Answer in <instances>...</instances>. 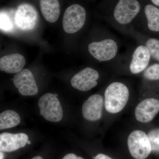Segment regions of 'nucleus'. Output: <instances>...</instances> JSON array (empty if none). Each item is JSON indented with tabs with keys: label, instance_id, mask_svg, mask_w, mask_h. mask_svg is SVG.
<instances>
[{
	"label": "nucleus",
	"instance_id": "f257e3e1",
	"mask_svg": "<svg viewBox=\"0 0 159 159\" xmlns=\"http://www.w3.org/2000/svg\"><path fill=\"white\" fill-rule=\"evenodd\" d=\"M104 104L106 110L110 113H118L125 107L129 98V90L122 82L111 83L104 93Z\"/></svg>",
	"mask_w": 159,
	"mask_h": 159
},
{
	"label": "nucleus",
	"instance_id": "f03ea898",
	"mask_svg": "<svg viewBox=\"0 0 159 159\" xmlns=\"http://www.w3.org/2000/svg\"><path fill=\"white\" fill-rule=\"evenodd\" d=\"M140 10L141 6L138 0H119L113 11L116 25L122 28L130 25Z\"/></svg>",
	"mask_w": 159,
	"mask_h": 159
},
{
	"label": "nucleus",
	"instance_id": "7ed1b4c3",
	"mask_svg": "<svg viewBox=\"0 0 159 159\" xmlns=\"http://www.w3.org/2000/svg\"><path fill=\"white\" fill-rule=\"evenodd\" d=\"M88 50L91 55L99 62H106L113 60L116 57L119 45L115 39L108 37L90 43Z\"/></svg>",
	"mask_w": 159,
	"mask_h": 159
},
{
	"label": "nucleus",
	"instance_id": "20e7f679",
	"mask_svg": "<svg viewBox=\"0 0 159 159\" xmlns=\"http://www.w3.org/2000/svg\"><path fill=\"white\" fill-rule=\"evenodd\" d=\"M127 145L130 154L135 159H146L152 149L148 135L142 130L132 132L129 136Z\"/></svg>",
	"mask_w": 159,
	"mask_h": 159
},
{
	"label": "nucleus",
	"instance_id": "39448f33",
	"mask_svg": "<svg viewBox=\"0 0 159 159\" xmlns=\"http://www.w3.org/2000/svg\"><path fill=\"white\" fill-rule=\"evenodd\" d=\"M86 12L84 8L79 4H74L66 9L62 20L64 30L69 34L79 31L85 24Z\"/></svg>",
	"mask_w": 159,
	"mask_h": 159
},
{
	"label": "nucleus",
	"instance_id": "423d86ee",
	"mask_svg": "<svg viewBox=\"0 0 159 159\" xmlns=\"http://www.w3.org/2000/svg\"><path fill=\"white\" fill-rule=\"evenodd\" d=\"M40 115L46 120L58 122L62 119L63 113L59 100L54 94L47 93L40 98L38 101Z\"/></svg>",
	"mask_w": 159,
	"mask_h": 159
},
{
	"label": "nucleus",
	"instance_id": "0eeeda50",
	"mask_svg": "<svg viewBox=\"0 0 159 159\" xmlns=\"http://www.w3.org/2000/svg\"><path fill=\"white\" fill-rule=\"evenodd\" d=\"M38 15L36 9L31 5L24 4L18 7L14 16L16 26L20 30L30 31L37 24Z\"/></svg>",
	"mask_w": 159,
	"mask_h": 159
},
{
	"label": "nucleus",
	"instance_id": "6e6552de",
	"mask_svg": "<svg viewBox=\"0 0 159 159\" xmlns=\"http://www.w3.org/2000/svg\"><path fill=\"white\" fill-rule=\"evenodd\" d=\"M99 77V74L97 71L88 67L80 71L72 77L71 85L78 90L86 92L97 85V80Z\"/></svg>",
	"mask_w": 159,
	"mask_h": 159
},
{
	"label": "nucleus",
	"instance_id": "1a4fd4ad",
	"mask_svg": "<svg viewBox=\"0 0 159 159\" xmlns=\"http://www.w3.org/2000/svg\"><path fill=\"white\" fill-rule=\"evenodd\" d=\"M13 82L22 96H34L38 93V88L34 76L28 69H24L16 74L13 77Z\"/></svg>",
	"mask_w": 159,
	"mask_h": 159
},
{
	"label": "nucleus",
	"instance_id": "9d476101",
	"mask_svg": "<svg viewBox=\"0 0 159 159\" xmlns=\"http://www.w3.org/2000/svg\"><path fill=\"white\" fill-rule=\"evenodd\" d=\"M151 57L147 47L144 44L138 46L134 50L131 57L129 69L134 74H140L147 68Z\"/></svg>",
	"mask_w": 159,
	"mask_h": 159
},
{
	"label": "nucleus",
	"instance_id": "9b49d317",
	"mask_svg": "<svg viewBox=\"0 0 159 159\" xmlns=\"http://www.w3.org/2000/svg\"><path fill=\"white\" fill-rule=\"evenodd\" d=\"M159 111V100L148 98L141 101L135 110L136 119L143 123L150 122Z\"/></svg>",
	"mask_w": 159,
	"mask_h": 159
},
{
	"label": "nucleus",
	"instance_id": "f8f14e48",
	"mask_svg": "<svg viewBox=\"0 0 159 159\" xmlns=\"http://www.w3.org/2000/svg\"><path fill=\"white\" fill-rule=\"evenodd\" d=\"M103 103V97L99 94H95L89 97L83 104L84 118L91 122L99 120L102 116Z\"/></svg>",
	"mask_w": 159,
	"mask_h": 159
},
{
	"label": "nucleus",
	"instance_id": "ddd939ff",
	"mask_svg": "<svg viewBox=\"0 0 159 159\" xmlns=\"http://www.w3.org/2000/svg\"><path fill=\"white\" fill-rule=\"evenodd\" d=\"M29 141L25 133L13 134L4 132L0 134V150L2 152H11L24 148Z\"/></svg>",
	"mask_w": 159,
	"mask_h": 159
},
{
	"label": "nucleus",
	"instance_id": "4468645a",
	"mask_svg": "<svg viewBox=\"0 0 159 159\" xmlns=\"http://www.w3.org/2000/svg\"><path fill=\"white\" fill-rule=\"evenodd\" d=\"M26 60L21 54H9L0 59V70L9 74H17L22 70Z\"/></svg>",
	"mask_w": 159,
	"mask_h": 159
},
{
	"label": "nucleus",
	"instance_id": "2eb2a0df",
	"mask_svg": "<svg viewBox=\"0 0 159 159\" xmlns=\"http://www.w3.org/2000/svg\"><path fill=\"white\" fill-rule=\"evenodd\" d=\"M40 8L46 21L54 23L60 14V7L58 0H39Z\"/></svg>",
	"mask_w": 159,
	"mask_h": 159
},
{
	"label": "nucleus",
	"instance_id": "dca6fc26",
	"mask_svg": "<svg viewBox=\"0 0 159 159\" xmlns=\"http://www.w3.org/2000/svg\"><path fill=\"white\" fill-rule=\"evenodd\" d=\"M144 12L147 29L151 32H159V8L153 5L148 4L145 6Z\"/></svg>",
	"mask_w": 159,
	"mask_h": 159
},
{
	"label": "nucleus",
	"instance_id": "f3484780",
	"mask_svg": "<svg viewBox=\"0 0 159 159\" xmlns=\"http://www.w3.org/2000/svg\"><path fill=\"white\" fill-rule=\"evenodd\" d=\"M20 122V118L16 112L11 110L4 111L0 114V129L15 127Z\"/></svg>",
	"mask_w": 159,
	"mask_h": 159
},
{
	"label": "nucleus",
	"instance_id": "a211bd4d",
	"mask_svg": "<svg viewBox=\"0 0 159 159\" xmlns=\"http://www.w3.org/2000/svg\"><path fill=\"white\" fill-rule=\"evenodd\" d=\"M145 45L150 53L151 58L159 62V39L149 38L145 40Z\"/></svg>",
	"mask_w": 159,
	"mask_h": 159
},
{
	"label": "nucleus",
	"instance_id": "6ab92c4d",
	"mask_svg": "<svg viewBox=\"0 0 159 159\" xmlns=\"http://www.w3.org/2000/svg\"><path fill=\"white\" fill-rule=\"evenodd\" d=\"M143 76L148 80H159V63H154L148 66L144 71Z\"/></svg>",
	"mask_w": 159,
	"mask_h": 159
},
{
	"label": "nucleus",
	"instance_id": "aec40b11",
	"mask_svg": "<svg viewBox=\"0 0 159 159\" xmlns=\"http://www.w3.org/2000/svg\"><path fill=\"white\" fill-rule=\"evenodd\" d=\"M13 24L10 18L8 15L1 12V29L3 31L9 32L12 31Z\"/></svg>",
	"mask_w": 159,
	"mask_h": 159
},
{
	"label": "nucleus",
	"instance_id": "412c9836",
	"mask_svg": "<svg viewBox=\"0 0 159 159\" xmlns=\"http://www.w3.org/2000/svg\"><path fill=\"white\" fill-rule=\"evenodd\" d=\"M148 136L152 145H155L159 148V128L152 129L148 132Z\"/></svg>",
	"mask_w": 159,
	"mask_h": 159
},
{
	"label": "nucleus",
	"instance_id": "4be33fe9",
	"mask_svg": "<svg viewBox=\"0 0 159 159\" xmlns=\"http://www.w3.org/2000/svg\"><path fill=\"white\" fill-rule=\"evenodd\" d=\"M62 159H84L82 157H77L74 153H69L66 155Z\"/></svg>",
	"mask_w": 159,
	"mask_h": 159
},
{
	"label": "nucleus",
	"instance_id": "5701e85b",
	"mask_svg": "<svg viewBox=\"0 0 159 159\" xmlns=\"http://www.w3.org/2000/svg\"><path fill=\"white\" fill-rule=\"evenodd\" d=\"M94 159H113L110 157L103 154L100 153L96 156Z\"/></svg>",
	"mask_w": 159,
	"mask_h": 159
},
{
	"label": "nucleus",
	"instance_id": "b1692460",
	"mask_svg": "<svg viewBox=\"0 0 159 159\" xmlns=\"http://www.w3.org/2000/svg\"><path fill=\"white\" fill-rule=\"evenodd\" d=\"M155 6H159V0H151Z\"/></svg>",
	"mask_w": 159,
	"mask_h": 159
},
{
	"label": "nucleus",
	"instance_id": "393cba45",
	"mask_svg": "<svg viewBox=\"0 0 159 159\" xmlns=\"http://www.w3.org/2000/svg\"><path fill=\"white\" fill-rule=\"evenodd\" d=\"M31 159H43V158L42 157L40 156H36L32 158Z\"/></svg>",
	"mask_w": 159,
	"mask_h": 159
},
{
	"label": "nucleus",
	"instance_id": "a878e982",
	"mask_svg": "<svg viewBox=\"0 0 159 159\" xmlns=\"http://www.w3.org/2000/svg\"><path fill=\"white\" fill-rule=\"evenodd\" d=\"M1 159H3L4 157V154H3L2 152H1Z\"/></svg>",
	"mask_w": 159,
	"mask_h": 159
},
{
	"label": "nucleus",
	"instance_id": "bb28decb",
	"mask_svg": "<svg viewBox=\"0 0 159 159\" xmlns=\"http://www.w3.org/2000/svg\"><path fill=\"white\" fill-rule=\"evenodd\" d=\"M31 142H30V141H28V143H27V144H31Z\"/></svg>",
	"mask_w": 159,
	"mask_h": 159
},
{
	"label": "nucleus",
	"instance_id": "cd10ccee",
	"mask_svg": "<svg viewBox=\"0 0 159 159\" xmlns=\"http://www.w3.org/2000/svg\"><path fill=\"white\" fill-rule=\"evenodd\" d=\"M54 95H55V96H56V97H57V96H58V95H57V94H56V93L54 94Z\"/></svg>",
	"mask_w": 159,
	"mask_h": 159
}]
</instances>
